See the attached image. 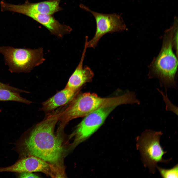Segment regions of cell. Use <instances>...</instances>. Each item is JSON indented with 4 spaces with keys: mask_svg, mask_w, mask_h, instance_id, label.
I'll list each match as a JSON object with an SVG mask.
<instances>
[{
    "mask_svg": "<svg viewBox=\"0 0 178 178\" xmlns=\"http://www.w3.org/2000/svg\"><path fill=\"white\" fill-rule=\"evenodd\" d=\"M63 109L48 113L37 124L24 141L22 148L29 156L40 158L60 166L63 154L62 140L54 133L55 125Z\"/></svg>",
    "mask_w": 178,
    "mask_h": 178,
    "instance_id": "cell-1",
    "label": "cell"
},
{
    "mask_svg": "<svg viewBox=\"0 0 178 178\" xmlns=\"http://www.w3.org/2000/svg\"><path fill=\"white\" fill-rule=\"evenodd\" d=\"M177 33L178 25L175 24L166 31L161 50L152 62L149 74L150 78H157L160 86L166 90L177 87L175 78L178 60L173 48Z\"/></svg>",
    "mask_w": 178,
    "mask_h": 178,
    "instance_id": "cell-2",
    "label": "cell"
},
{
    "mask_svg": "<svg viewBox=\"0 0 178 178\" xmlns=\"http://www.w3.org/2000/svg\"><path fill=\"white\" fill-rule=\"evenodd\" d=\"M126 99L124 95L112 98H102L95 93H85L76 95L69 105L62 112L59 120V127L63 129L70 120L85 116L101 108L125 104Z\"/></svg>",
    "mask_w": 178,
    "mask_h": 178,
    "instance_id": "cell-3",
    "label": "cell"
},
{
    "mask_svg": "<svg viewBox=\"0 0 178 178\" xmlns=\"http://www.w3.org/2000/svg\"><path fill=\"white\" fill-rule=\"evenodd\" d=\"M162 134L161 131L147 129L136 138V148L139 152L144 166L147 168L149 172L153 174L156 171L158 163L167 164L172 159L165 160L162 157L167 153L164 151L160 144V137Z\"/></svg>",
    "mask_w": 178,
    "mask_h": 178,
    "instance_id": "cell-4",
    "label": "cell"
},
{
    "mask_svg": "<svg viewBox=\"0 0 178 178\" xmlns=\"http://www.w3.org/2000/svg\"><path fill=\"white\" fill-rule=\"evenodd\" d=\"M0 53L4 55L10 69L13 71H29L45 60L42 48L30 49L0 46Z\"/></svg>",
    "mask_w": 178,
    "mask_h": 178,
    "instance_id": "cell-5",
    "label": "cell"
},
{
    "mask_svg": "<svg viewBox=\"0 0 178 178\" xmlns=\"http://www.w3.org/2000/svg\"><path fill=\"white\" fill-rule=\"evenodd\" d=\"M116 106L113 105L101 108L85 116L71 135L70 138H74L71 148H74L95 132Z\"/></svg>",
    "mask_w": 178,
    "mask_h": 178,
    "instance_id": "cell-6",
    "label": "cell"
},
{
    "mask_svg": "<svg viewBox=\"0 0 178 178\" xmlns=\"http://www.w3.org/2000/svg\"><path fill=\"white\" fill-rule=\"evenodd\" d=\"M84 10L90 12L94 17L96 23V30L94 36L89 42L88 47L94 48L100 39L109 33L121 32L126 28V26L122 18L115 13L104 14L91 10L86 6L81 5Z\"/></svg>",
    "mask_w": 178,
    "mask_h": 178,
    "instance_id": "cell-7",
    "label": "cell"
},
{
    "mask_svg": "<svg viewBox=\"0 0 178 178\" xmlns=\"http://www.w3.org/2000/svg\"><path fill=\"white\" fill-rule=\"evenodd\" d=\"M61 0H49L36 3H31L27 1L24 4L18 5L9 4L2 0L0 3L2 11H10L28 16L33 14L52 15L63 9L59 5Z\"/></svg>",
    "mask_w": 178,
    "mask_h": 178,
    "instance_id": "cell-8",
    "label": "cell"
},
{
    "mask_svg": "<svg viewBox=\"0 0 178 178\" xmlns=\"http://www.w3.org/2000/svg\"><path fill=\"white\" fill-rule=\"evenodd\" d=\"M88 41V39L86 38L84 47L80 60L70 77L65 88L74 90H78L83 84L91 81L93 76V73L89 67L87 66L84 67H83V61L87 48Z\"/></svg>",
    "mask_w": 178,
    "mask_h": 178,
    "instance_id": "cell-9",
    "label": "cell"
},
{
    "mask_svg": "<svg viewBox=\"0 0 178 178\" xmlns=\"http://www.w3.org/2000/svg\"><path fill=\"white\" fill-rule=\"evenodd\" d=\"M28 16L43 25L52 34L59 37H62L65 35L69 34L72 30L70 26L61 24L52 15L33 14Z\"/></svg>",
    "mask_w": 178,
    "mask_h": 178,
    "instance_id": "cell-10",
    "label": "cell"
},
{
    "mask_svg": "<svg viewBox=\"0 0 178 178\" xmlns=\"http://www.w3.org/2000/svg\"><path fill=\"white\" fill-rule=\"evenodd\" d=\"M78 91L65 87L42 103V110L49 113L59 107L69 104L77 94Z\"/></svg>",
    "mask_w": 178,
    "mask_h": 178,
    "instance_id": "cell-11",
    "label": "cell"
},
{
    "mask_svg": "<svg viewBox=\"0 0 178 178\" xmlns=\"http://www.w3.org/2000/svg\"><path fill=\"white\" fill-rule=\"evenodd\" d=\"M0 101H13L30 104L32 102L21 97L19 93L5 89H0Z\"/></svg>",
    "mask_w": 178,
    "mask_h": 178,
    "instance_id": "cell-12",
    "label": "cell"
},
{
    "mask_svg": "<svg viewBox=\"0 0 178 178\" xmlns=\"http://www.w3.org/2000/svg\"><path fill=\"white\" fill-rule=\"evenodd\" d=\"M156 168L163 178H178V166L177 164L170 169L164 168L157 165L156 166Z\"/></svg>",
    "mask_w": 178,
    "mask_h": 178,
    "instance_id": "cell-13",
    "label": "cell"
},
{
    "mask_svg": "<svg viewBox=\"0 0 178 178\" xmlns=\"http://www.w3.org/2000/svg\"><path fill=\"white\" fill-rule=\"evenodd\" d=\"M157 89L163 96V101L166 105V110L171 111L178 115V107L175 105L171 102L168 97L167 93L166 92L165 94L162 91L160 90L159 89Z\"/></svg>",
    "mask_w": 178,
    "mask_h": 178,
    "instance_id": "cell-14",
    "label": "cell"
},
{
    "mask_svg": "<svg viewBox=\"0 0 178 178\" xmlns=\"http://www.w3.org/2000/svg\"><path fill=\"white\" fill-rule=\"evenodd\" d=\"M1 89L9 90L18 93L27 92L25 91L6 85L0 82V89Z\"/></svg>",
    "mask_w": 178,
    "mask_h": 178,
    "instance_id": "cell-15",
    "label": "cell"
},
{
    "mask_svg": "<svg viewBox=\"0 0 178 178\" xmlns=\"http://www.w3.org/2000/svg\"><path fill=\"white\" fill-rule=\"evenodd\" d=\"M20 178H39L38 176L31 172H24L20 173L19 175Z\"/></svg>",
    "mask_w": 178,
    "mask_h": 178,
    "instance_id": "cell-16",
    "label": "cell"
}]
</instances>
